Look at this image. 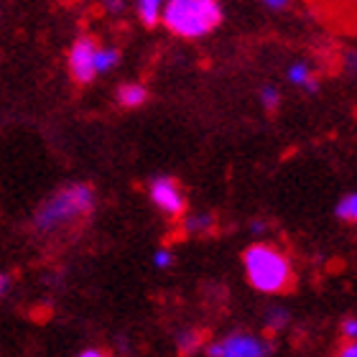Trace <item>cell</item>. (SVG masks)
<instances>
[{"label":"cell","mask_w":357,"mask_h":357,"mask_svg":"<svg viewBox=\"0 0 357 357\" xmlns=\"http://www.w3.org/2000/svg\"><path fill=\"white\" fill-rule=\"evenodd\" d=\"M271 352L273 344L248 332H232L222 342L207 344V357H268Z\"/></svg>","instance_id":"4"},{"label":"cell","mask_w":357,"mask_h":357,"mask_svg":"<svg viewBox=\"0 0 357 357\" xmlns=\"http://www.w3.org/2000/svg\"><path fill=\"white\" fill-rule=\"evenodd\" d=\"M115 100H118L120 107L126 110H133V107H141L146 100H149V89L138 82H126L120 84L118 92H115Z\"/></svg>","instance_id":"7"},{"label":"cell","mask_w":357,"mask_h":357,"mask_svg":"<svg viewBox=\"0 0 357 357\" xmlns=\"http://www.w3.org/2000/svg\"><path fill=\"white\" fill-rule=\"evenodd\" d=\"M306 92H309V95H314V92H317V89H319V82H317V77H312V79H309V82H306Z\"/></svg>","instance_id":"19"},{"label":"cell","mask_w":357,"mask_h":357,"mask_svg":"<svg viewBox=\"0 0 357 357\" xmlns=\"http://www.w3.org/2000/svg\"><path fill=\"white\" fill-rule=\"evenodd\" d=\"M172 261H174V258H172V253H169V250H158V253L153 255V263H156L158 268H169V266H172Z\"/></svg>","instance_id":"17"},{"label":"cell","mask_w":357,"mask_h":357,"mask_svg":"<svg viewBox=\"0 0 357 357\" xmlns=\"http://www.w3.org/2000/svg\"><path fill=\"white\" fill-rule=\"evenodd\" d=\"M204 342H207V332H204V329H184V332L176 337L178 357H192L194 352H199V347Z\"/></svg>","instance_id":"8"},{"label":"cell","mask_w":357,"mask_h":357,"mask_svg":"<svg viewBox=\"0 0 357 357\" xmlns=\"http://www.w3.org/2000/svg\"><path fill=\"white\" fill-rule=\"evenodd\" d=\"M337 217H340L342 222L357 225V194H347V197L340 199V204H337Z\"/></svg>","instance_id":"12"},{"label":"cell","mask_w":357,"mask_h":357,"mask_svg":"<svg viewBox=\"0 0 357 357\" xmlns=\"http://www.w3.org/2000/svg\"><path fill=\"white\" fill-rule=\"evenodd\" d=\"M337 357H357V342H344Z\"/></svg>","instance_id":"18"},{"label":"cell","mask_w":357,"mask_h":357,"mask_svg":"<svg viewBox=\"0 0 357 357\" xmlns=\"http://www.w3.org/2000/svg\"><path fill=\"white\" fill-rule=\"evenodd\" d=\"M215 230V215H194V217H184V232H212Z\"/></svg>","instance_id":"10"},{"label":"cell","mask_w":357,"mask_h":357,"mask_svg":"<svg viewBox=\"0 0 357 357\" xmlns=\"http://www.w3.org/2000/svg\"><path fill=\"white\" fill-rule=\"evenodd\" d=\"M263 227H266V222H263V220H253V222H250V230H253V232H261Z\"/></svg>","instance_id":"22"},{"label":"cell","mask_w":357,"mask_h":357,"mask_svg":"<svg viewBox=\"0 0 357 357\" xmlns=\"http://www.w3.org/2000/svg\"><path fill=\"white\" fill-rule=\"evenodd\" d=\"M340 332H342V337L347 340V342H357V317H347V319H342Z\"/></svg>","instance_id":"16"},{"label":"cell","mask_w":357,"mask_h":357,"mask_svg":"<svg viewBox=\"0 0 357 357\" xmlns=\"http://www.w3.org/2000/svg\"><path fill=\"white\" fill-rule=\"evenodd\" d=\"M120 61V52L112 46H100V52L95 56V72H110Z\"/></svg>","instance_id":"11"},{"label":"cell","mask_w":357,"mask_h":357,"mask_svg":"<svg viewBox=\"0 0 357 357\" xmlns=\"http://www.w3.org/2000/svg\"><path fill=\"white\" fill-rule=\"evenodd\" d=\"M92 207H95V189L89 184L77 181V184L59 189L38 207L36 217H33V227L41 232H52L61 225L75 222L77 217L89 215Z\"/></svg>","instance_id":"2"},{"label":"cell","mask_w":357,"mask_h":357,"mask_svg":"<svg viewBox=\"0 0 357 357\" xmlns=\"http://www.w3.org/2000/svg\"><path fill=\"white\" fill-rule=\"evenodd\" d=\"M261 102L268 112H273L275 107L281 105V92H278L275 87H271V84H266V87L261 89Z\"/></svg>","instance_id":"15"},{"label":"cell","mask_w":357,"mask_h":357,"mask_svg":"<svg viewBox=\"0 0 357 357\" xmlns=\"http://www.w3.org/2000/svg\"><path fill=\"white\" fill-rule=\"evenodd\" d=\"M243 266H245L250 286L261 294H283L294 286V271H291L289 258L268 243H255L245 248Z\"/></svg>","instance_id":"1"},{"label":"cell","mask_w":357,"mask_h":357,"mask_svg":"<svg viewBox=\"0 0 357 357\" xmlns=\"http://www.w3.org/2000/svg\"><path fill=\"white\" fill-rule=\"evenodd\" d=\"M6 286H8V278L3 273H0V294H3V289H6Z\"/></svg>","instance_id":"23"},{"label":"cell","mask_w":357,"mask_h":357,"mask_svg":"<svg viewBox=\"0 0 357 357\" xmlns=\"http://www.w3.org/2000/svg\"><path fill=\"white\" fill-rule=\"evenodd\" d=\"M161 21L181 38H199L222 23V8L215 0H172Z\"/></svg>","instance_id":"3"},{"label":"cell","mask_w":357,"mask_h":357,"mask_svg":"<svg viewBox=\"0 0 357 357\" xmlns=\"http://www.w3.org/2000/svg\"><path fill=\"white\" fill-rule=\"evenodd\" d=\"M161 6H158L156 0H143V3H138V18H141V23L146 26V29H156L158 21H161Z\"/></svg>","instance_id":"9"},{"label":"cell","mask_w":357,"mask_h":357,"mask_svg":"<svg viewBox=\"0 0 357 357\" xmlns=\"http://www.w3.org/2000/svg\"><path fill=\"white\" fill-rule=\"evenodd\" d=\"M100 52V41L95 36H79L69 49V75L77 84H89L95 79V56Z\"/></svg>","instance_id":"5"},{"label":"cell","mask_w":357,"mask_h":357,"mask_svg":"<svg viewBox=\"0 0 357 357\" xmlns=\"http://www.w3.org/2000/svg\"><path fill=\"white\" fill-rule=\"evenodd\" d=\"M312 69L306 67V64H301V61H298V64H294V67L289 69V82L291 84H298V87H306V82H309V79H312Z\"/></svg>","instance_id":"14"},{"label":"cell","mask_w":357,"mask_h":357,"mask_svg":"<svg viewBox=\"0 0 357 357\" xmlns=\"http://www.w3.org/2000/svg\"><path fill=\"white\" fill-rule=\"evenodd\" d=\"M286 324H289V312H283V309H271V312L266 314V337L271 340V337H273L275 332H281Z\"/></svg>","instance_id":"13"},{"label":"cell","mask_w":357,"mask_h":357,"mask_svg":"<svg viewBox=\"0 0 357 357\" xmlns=\"http://www.w3.org/2000/svg\"><path fill=\"white\" fill-rule=\"evenodd\" d=\"M79 357H110V355H105V352H100V350H84Z\"/></svg>","instance_id":"21"},{"label":"cell","mask_w":357,"mask_h":357,"mask_svg":"<svg viewBox=\"0 0 357 357\" xmlns=\"http://www.w3.org/2000/svg\"><path fill=\"white\" fill-rule=\"evenodd\" d=\"M149 194L153 204H156L164 215L169 217H184L186 212V199H184V192H181V186H178L176 178L172 176H156L151 178L149 184Z\"/></svg>","instance_id":"6"},{"label":"cell","mask_w":357,"mask_h":357,"mask_svg":"<svg viewBox=\"0 0 357 357\" xmlns=\"http://www.w3.org/2000/svg\"><path fill=\"white\" fill-rule=\"evenodd\" d=\"M266 6L273 8V10H281V8H286V3H283V0H268Z\"/></svg>","instance_id":"20"}]
</instances>
